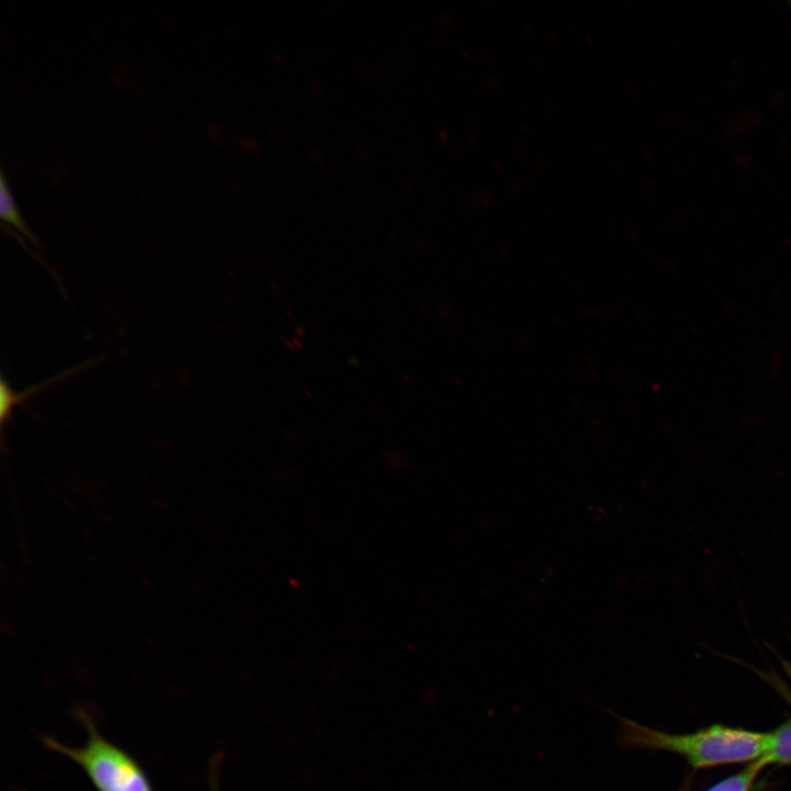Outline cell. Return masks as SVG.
Returning <instances> with one entry per match:
<instances>
[{
  "instance_id": "5b68a950",
  "label": "cell",
  "mask_w": 791,
  "mask_h": 791,
  "mask_svg": "<svg viewBox=\"0 0 791 791\" xmlns=\"http://www.w3.org/2000/svg\"><path fill=\"white\" fill-rule=\"evenodd\" d=\"M765 766L791 764V717L770 732V746L767 755L760 759Z\"/></svg>"
},
{
  "instance_id": "8992f818",
  "label": "cell",
  "mask_w": 791,
  "mask_h": 791,
  "mask_svg": "<svg viewBox=\"0 0 791 791\" xmlns=\"http://www.w3.org/2000/svg\"><path fill=\"white\" fill-rule=\"evenodd\" d=\"M764 767L765 764L761 760L750 762L743 770L717 782L708 791H749Z\"/></svg>"
},
{
  "instance_id": "3957f363",
  "label": "cell",
  "mask_w": 791,
  "mask_h": 791,
  "mask_svg": "<svg viewBox=\"0 0 791 791\" xmlns=\"http://www.w3.org/2000/svg\"><path fill=\"white\" fill-rule=\"evenodd\" d=\"M87 365H88V363L79 365L75 368H71L70 370L62 372L58 376L47 379V380H45L41 383H37L33 387H30L21 392H14L11 389V386H10L9 381L5 379V377L1 376V380H0V421H1V424H3L5 422V420H8L11 416V413L15 405L23 403L27 398H30L34 393L41 391L43 388H45V386L54 383V382L63 379V377L67 378L69 375L70 376L74 375L75 372L80 370V368H83Z\"/></svg>"
},
{
  "instance_id": "7a4b0ae2",
  "label": "cell",
  "mask_w": 791,
  "mask_h": 791,
  "mask_svg": "<svg viewBox=\"0 0 791 791\" xmlns=\"http://www.w3.org/2000/svg\"><path fill=\"white\" fill-rule=\"evenodd\" d=\"M69 755L86 770L99 791H151L140 767L118 747L98 735Z\"/></svg>"
},
{
  "instance_id": "6da1fadb",
  "label": "cell",
  "mask_w": 791,
  "mask_h": 791,
  "mask_svg": "<svg viewBox=\"0 0 791 791\" xmlns=\"http://www.w3.org/2000/svg\"><path fill=\"white\" fill-rule=\"evenodd\" d=\"M620 742L625 747L671 751L693 768H709L762 759L770 746V732L760 733L724 725L689 734H669L621 718Z\"/></svg>"
},
{
  "instance_id": "277c9868",
  "label": "cell",
  "mask_w": 791,
  "mask_h": 791,
  "mask_svg": "<svg viewBox=\"0 0 791 791\" xmlns=\"http://www.w3.org/2000/svg\"><path fill=\"white\" fill-rule=\"evenodd\" d=\"M0 215L3 222L13 225L36 247H41L36 235L30 230L19 212L2 169L0 171Z\"/></svg>"
},
{
  "instance_id": "52a82bcc",
  "label": "cell",
  "mask_w": 791,
  "mask_h": 791,
  "mask_svg": "<svg viewBox=\"0 0 791 791\" xmlns=\"http://www.w3.org/2000/svg\"><path fill=\"white\" fill-rule=\"evenodd\" d=\"M791 4V3H790Z\"/></svg>"
}]
</instances>
